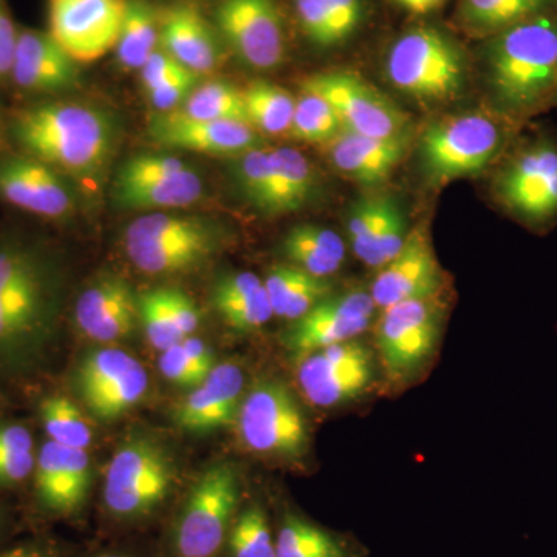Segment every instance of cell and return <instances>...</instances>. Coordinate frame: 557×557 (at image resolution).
Here are the masks:
<instances>
[{
    "instance_id": "cell-1",
    "label": "cell",
    "mask_w": 557,
    "mask_h": 557,
    "mask_svg": "<svg viewBox=\"0 0 557 557\" xmlns=\"http://www.w3.org/2000/svg\"><path fill=\"white\" fill-rule=\"evenodd\" d=\"M62 270L40 242L0 240V379L32 375L47 361L60 329Z\"/></svg>"
},
{
    "instance_id": "cell-2",
    "label": "cell",
    "mask_w": 557,
    "mask_h": 557,
    "mask_svg": "<svg viewBox=\"0 0 557 557\" xmlns=\"http://www.w3.org/2000/svg\"><path fill=\"white\" fill-rule=\"evenodd\" d=\"M480 60L494 112L523 124L555 106L557 10L482 40Z\"/></svg>"
},
{
    "instance_id": "cell-3",
    "label": "cell",
    "mask_w": 557,
    "mask_h": 557,
    "mask_svg": "<svg viewBox=\"0 0 557 557\" xmlns=\"http://www.w3.org/2000/svg\"><path fill=\"white\" fill-rule=\"evenodd\" d=\"M10 134L22 153L78 180L101 175L116 141L115 123L108 113L65 101L36 102L17 110Z\"/></svg>"
},
{
    "instance_id": "cell-4",
    "label": "cell",
    "mask_w": 557,
    "mask_h": 557,
    "mask_svg": "<svg viewBox=\"0 0 557 557\" xmlns=\"http://www.w3.org/2000/svg\"><path fill=\"white\" fill-rule=\"evenodd\" d=\"M522 126L493 109L434 120L418 143L421 171L432 186L478 177L502 160Z\"/></svg>"
},
{
    "instance_id": "cell-5",
    "label": "cell",
    "mask_w": 557,
    "mask_h": 557,
    "mask_svg": "<svg viewBox=\"0 0 557 557\" xmlns=\"http://www.w3.org/2000/svg\"><path fill=\"white\" fill-rule=\"evenodd\" d=\"M226 231L203 215L149 212L127 226L131 262L150 276H175L199 270L225 247Z\"/></svg>"
},
{
    "instance_id": "cell-6",
    "label": "cell",
    "mask_w": 557,
    "mask_h": 557,
    "mask_svg": "<svg viewBox=\"0 0 557 557\" xmlns=\"http://www.w3.org/2000/svg\"><path fill=\"white\" fill-rule=\"evenodd\" d=\"M384 70L388 83L412 100L448 102L465 89L467 54L437 25H413L392 40Z\"/></svg>"
},
{
    "instance_id": "cell-7",
    "label": "cell",
    "mask_w": 557,
    "mask_h": 557,
    "mask_svg": "<svg viewBox=\"0 0 557 557\" xmlns=\"http://www.w3.org/2000/svg\"><path fill=\"white\" fill-rule=\"evenodd\" d=\"M493 178V196L512 219L534 231L557 220V137L520 129Z\"/></svg>"
},
{
    "instance_id": "cell-8",
    "label": "cell",
    "mask_w": 557,
    "mask_h": 557,
    "mask_svg": "<svg viewBox=\"0 0 557 557\" xmlns=\"http://www.w3.org/2000/svg\"><path fill=\"white\" fill-rule=\"evenodd\" d=\"M175 468L166 446L146 434L124 440L113 454L104 480V505L124 520L148 518L170 497Z\"/></svg>"
},
{
    "instance_id": "cell-9",
    "label": "cell",
    "mask_w": 557,
    "mask_h": 557,
    "mask_svg": "<svg viewBox=\"0 0 557 557\" xmlns=\"http://www.w3.org/2000/svg\"><path fill=\"white\" fill-rule=\"evenodd\" d=\"M240 502V478L230 463L212 465L194 482L174 531L178 557H215L228 541Z\"/></svg>"
},
{
    "instance_id": "cell-10",
    "label": "cell",
    "mask_w": 557,
    "mask_h": 557,
    "mask_svg": "<svg viewBox=\"0 0 557 557\" xmlns=\"http://www.w3.org/2000/svg\"><path fill=\"white\" fill-rule=\"evenodd\" d=\"M245 448L262 456L299 457L309 448V423L293 392L276 380L256 384L236 418Z\"/></svg>"
},
{
    "instance_id": "cell-11",
    "label": "cell",
    "mask_w": 557,
    "mask_h": 557,
    "mask_svg": "<svg viewBox=\"0 0 557 557\" xmlns=\"http://www.w3.org/2000/svg\"><path fill=\"white\" fill-rule=\"evenodd\" d=\"M332 106L343 129L366 137L391 138L410 134V116L383 91L350 70H327L302 81Z\"/></svg>"
},
{
    "instance_id": "cell-12",
    "label": "cell",
    "mask_w": 557,
    "mask_h": 557,
    "mask_svg": "<svg viewBox=\"0 0 557 557\" xmlns=\"http://www.w3.org/2000/svg\"><path fill=\"white\" fill-rule=\"evenodd\" d=\"M149 375L141 362L121 348L87 351L73 372V388L91 417L112 423L146 397Z\"/></svg>"
},
{
    "instance_id": "cell-13",
    "label": "cell",
    "mask_w": 557,
    "mask_h": 557,
    "mask_svg": "<svg viewBox=\"0 0 557 557\" xmlns=\"http://www.w3.org/2000/svg\"><path fill=\"white\" fill-rule=\"evenodd\" d=\"M215 24L247 67L269 72L287 57V33L276 0H220Z\"/></svg>"
},
{
    "instance_id": "cell-14",
    "label": "cell",
    "mask_w": 557,
    "mask_h": 557,
    "mask_svg": "<svg viewBox=\"0 0 557 557\" xmlns=\"http://www.w3.org/2000/svg\"><path fill=\"white\" fill-rule=\"evenodd\" d=\"M127 0H47L49 35L78 64L115 50Z\"/></svg>"
},
{
    "instance_id": "cell-15",
    "label": "cell",
    "mask_w": 557,
    "mask_h": 557,
    "mask_svg": "<svg viewBox=\"0 0 557 557\" xmlns=\"http://www.w3.org/2000/svg\"><path fill=\"white\" fill-rule=\"evenodd\" d=\"M440 309L434 298L406 300L383 310L376 329L381 362L392 379L416 372L434 350Z\"/></svg>"
},
{
    "instance_id": "cell-16",
    "label": "cell",
    "mask_w": 557,
    "mask_h": 557,
    "mask_svg": "<svg viewBox=\"0 0 557 557\" xmlns=\"http://www.w3.org/2000/svg\"><path fill=\"white\" fill-rule=\"evenodd\" d=\"M299 359L300 391L318 408H336L359 397L373 380L372 357L357 341L321 348Z\"/></svg>"
},
{
    "instance_id": "cell-17",
    "label": "cell",
    "mask_w": 557,
    "mask_h": 557,
    "mask_svg": "<svg viewBox=\"0 0 557 557\" xmlns=\"http://www.w3.org/2000/svg\"><path fill=\"white\" fill-rule=\"evenodd\" d=\"M376 310L364 289L329 296L295 322L287 336L289 350L302 358L311 351L355 341L370 327Z\"/></svg>"
},
{
    "instance_id": "cell-18",
    "label": "cell",
    "mask_w": 557,
    "mask_h": 557,
    "mask_svg": "<svg viewBox=\"0 0 557 557\" xmlns=\"http://www.w3.org/2000/svg\"><path fill=\"white\" fill-rule=\"evenodd\" d=\"M0 200L44 219H64L75 207L64 175L25 153L0 159Z\"/></svg>"
},
{
    "instance_id": "cell-19",
    "label": "cell",
    "mask_w": 557,
    "mask_h": 557,
    "mask_svg": "<svg viewBox=\"0 0 557 557\" xmlns=\"http://www.w3.org/2000/svg\"><path fill=\"white\" fill-rule=\"evenodd\" d=\"M149 132L164 148L234 159L263 145L262 135L245 121L196 120L178 110L153 116Z\"/></svg>"
},
{
    "instance_id": "cell-20",
    "label": "cell",
    "mask_w": 557,
    "mask_h": 557,
    "mask_svg": "<svg viewBox=\"0 0 557 557\" xmlns=\"http://www.w3.org/2000/svg\"><path fill=\"white\" fill-rule=\"evenodd\" d=\"M440 285L442 270L434 248L428 234L417 228L401 251L381 267L369 293L376 309L386 310L406 300L435 298Z\"/></svg>"
},
{
    "instance_id": "cell-21",
    "label": "cell",
    "mask_w": 557,
    "mask_h": 557,
    "mask_svg": "<svg viewBox=\"0 0 557 557\" xmlns=\"http://www.w3.org/2000/svg\"><path fill=\"white\" fill-rule=\"evenodd\" d=\"M347 233L355 256L376 270L401 251L409 236L405 212L391 196L357 201L348 212Z\"/></svg>"
},
{
    "instance_id": "cell-22",
    "label": "cell",
    "mask_w": 557,
    "mask_h": 557,
    "mask_svg": "<svg viewBox=\"0 0 557 557\" xmlns=\"http://www.w3.org/2000/svg\"><path fill=\"white\" fill-rule=\"evenodd\" d=\"M244 388V370L239 366L233 362L215 366L207 379L190 388L178 403L174 410L175 423L190 434H209L230 426L239 413Z\"/></svg>"
},
{
    "instance_id": "cell-23",
    "label": "cell",
    "mask_w": 557,
    "mask_h": 557,
    "mask_svg": "<svg viewBox=\"0 0 557 557\" xmlns=\"http://www.w3.org/2000/svg\"><path fill=\"white\" fill-rule=\"evenodd\" d=\"M75 319L81 332L95 343L129 338L139 321L137 295L126 278L113 274L100 277L81 293Z\"/></svg>"
},
{
    "instance_id": "cell-24",
    "label": "cell",
    "mask_w": 557,
    "mask_h": 557,
    "mask_svg": "<svg viewBox=\"0 0 557 557\" xmlns=\"http://www.w3.org/2000/svg\"><path fill=\"white\" fill-rule=\"evenodd\" d=\"M33 474L39 504L54 515H72L89 496L91 463L86 449L65 448L47 440Z\"/></svg>"
},
{
    "instance_id": "cell-25",
    "label": "cell",
    "mask_w": 557,
    "mask_h": 557,
    "mask_svg": "<svg viewBox=\"0 0 557 557\" xmlns=\"http://www.w3.org/2000/svg\"><path fill=\"white\" fill-rule=\"evenodd\" d=\"M10 79L30 94H62L78 86V62L61 49L49 32L25 28L17 36Z\"/></svg>"
},
{
    "instance_id": "cell-26",
    "label": "cell",
    "mask_w": 557,
    "mask_h": 557,
    "mask_svg": "<svg viewBox=\"0 0 557 557\" xmlns=\"http://www.w3.org/2000/svg\"><path fill=\"white\" fill-rule=\"evenodd\" d=\"M410 146V134L379 138L341 132L327 148L329 161L344 177L375 188L392 177Z\"/></svg>"
},
{
    "instance_id": "cell-27",
    "label": "cell",
    "mask_w": 557,
    "mask_h": 557,
    "mask_svg": "<svg viewBox=\"0 0 557 557\" xmlns=\"http://www.w3.org/2000/svg\"><path fill=\"white\" fill-rule=\"evenodd\" d=\"M160 49L200 76L218 67L220 60L215 32L194 3H178L161 14Z\"/></svg>"
},
{
    "instance_id": "cell-28",
    "label": "cell",
    "mask_w": 557,
    "mask_h": 557,
    "mask_svg": "<svg viewBox=\"0 0 557 557\" xmlns=\"http://www.w3.org/2000/svg\"><path fill=\"white\" fill-rule=\"evenodd\" d=\"M296 21L311 46L338 49L368 24L369 0H293Z\"/></svg>"
},
{
    "instance_id": "cell-29",
    "label": "cell",
    "mask_w": 557,
    "mask_h": 557,
    "mask_svg": "<svg viewBox=\"0 0 557 557\" xmlns=\"http://www.w3.org/2000/svg\"><path fill=\"white\" fill-rule=\"evenodd\" d=\"M556 10L557 0H458L454 24L468 38L482 42Z\"/></svg>"
},
{
    "instance_id": "cell-30",
    "label": "cell",
    "mask_w": 557,
    "mask_h": 557,
    "mask_svg": "<svg viewBox=\"0 0 557 557\" xmlns=\"http://www.w3.org/2000/svg\"><path fill=\"white\" fill-rule=\"evenodd\" d=\"M212 304L231 329L256 332L274 317L263 278L251 271L226 274L212 292Z\"/></svg>"
},
{
    "instance_id": "cell-31",
    "label": "cell",
    "mask_w": 557,
    "mask_h": 557,
    "mask_svg": "<svg viewBox=\"0 0 557 557\" xmlns=\"http://www.w3.org/2000/svg\"><path fill=\"white\" fill-rule=\"evenodd\" d=\"M203 196V180L193 166L148 182L113 186V197L120 208L131 211L186 208Z\"/></svg>"
},
{
    "instance_id": "cell-32",
    "label": "cell",
    "mask_w": 557,
    "mask_h": 557,
    "mask_svg": "<svg viewBox=\"0 0 557 557\" xmlns=\"http://www.w3.org/2000/svg\"><path fill=\"white\" fill-rule=\"evenodd\" d=\"M274 317L298 321L322 300L333 295L327 278L317 277L307 271L284 263L273 267L263 278Z\"/></svg>"
},
{
    "instance_id": "cell-33",
    "label": "cell",
    "mask_w": 557,
    "mask_h": 557,
    "mask_svg": "<svg viewBox=\"0 0 557 557\" xmlns=\"http://www.w3.org/2000/svg\"><path fill=\"white\" fill-rule=\"evenodd\" d=\"M281 251L292 265L322 278L338 273L346 260L343 237L319 225L293 226L282 240Z\"/></svg>"
},
{
    "instance_id": "cell-34",
    "label": "cell",
    "mask_w": 557,
    "mask_h": 557,
    "mask_svg": "<svg viewBox=\"0 0 557 557\" xmlns=\"http://www.w3.org/2000/svg\"><path fill=\"white\" fill-rule=\"evenodd\" d=\"M273 185L267 215H285L306 207L318 189V174L298 149H273Z\"/></svg>"
},
{
    "instance_id": "cell-35",
    "label": "cell",
    "mask_w": 557,
    "mask_h": 557,
    "mask_svg": "<svg viewBox=\"0 0 557 557\" xmlns=\"http://www.w3.org/2000/svg\"><path fill=\"white\" fill-rule=\"evenodd\" d=\"M160 49V16L146 0H127L126 16L115 47L121 67L139 70Z\"/></svg>"
},
{
    "instance_id": "cell-36",
    "label": "cell",
    "mask_w": 557,
    "mask_h": 557,
    "mask_svg": "<svg viewBox=\"0 0 557 557\" xmlns=\"http://www.w3.org/2000/svg\"><path fill=\"white\" fill-rule=\"evenodd\" d=\"M249 126L260 135H284L292 127L296 98L265 79H256L244 90Z\"/></svg>"
},
{
    "instance_id": "cell-37",
    "label": "cell",
    "mask_w": 557,
    "mask_h": 557,
    "mask_svg": "<svg viewBox=\"0 0 557 557\" xmlns=\"http://www.w3.org/2000/svg\"><path fill=\"white\" fill-rule=\"evenodd\" d=\"M276 557H350L346 542L298 516L282 522L276 537Z\"/></svg>"
},
{
    "instance_id": "cell-38",
    "label": "cell",
    "mask_w": 557,
    "mask_h": 557,
    "mask_svg": "<svg viewBox=\"0 0 557 557\" xmlns=\"http://www.w3.org/2000/svg\"><path fill=\"white\" fill-rule=\"evenodd\" d=\"M39 418L50 442L73 449H89L94 432L72 399L49 395L40 399Z\"/></svg>"
},
{
    "instance_id": "cell-39",
    "label": "cell",
    "mask_w": 557,
    "mask_h": 557,
    "mask_svg": "<svg viewBox=\"0 0 557 557\" xmlns=\"http://www.w3.org/2000/svg\"><path fill=\"white\" fill-rule=\"evenodd\" d=\"M212 348L199 338H185L166 350L160 351L161 375L178 387L194 388L215 368Z\"/></svg>"
},
{
    "instance_id": "cell-40",
    "label": "cell",
    "mask_w": 557,
    "mask_h": 557,
    "mask_svg": "<svg viewBox=\"0 0 557 557\" xmlns=\"http://www.w3.org/2000/svg\"><path fill=\"white\" fill-rule=\"evenodd\" d=\"M183 115L196 120H230L247 121L244 90L237 89L228 81H208L199 84L182 108L177 109Z\"/></svg>"
},
{
    "instance_id": "cell-41",
    "label": "cell",
    "mask_w": 557,
    "mask_h": 557,
    "mask_svg": "<svg viewBox=\"0 0 557 557\" xmlns=\"http://www.w3.org/2000/svg\"><path fill=\"white\" fill-rule=\"evenodd\" d=\"M341 132H344L343 124L332 106L313 91L302 90L296 98L288 135L309 145L327 146Z\"/></svg>"
},
{
    "instance_id": "cell-42",
    "label": "cell",
    "mask_w": 557,
    "mask_h": 557,
    "mask_svg": "<svg viewBox=\"0 0 557 557\" xmlns=\"http://www.w3.org/2000/svg\"><path fill=\"white\" fill-rule=\"evenodd\" d=\"M226 544L231 557H276V539L260 505H251L237 516Z\"/></svg>"
},
{
    "instance_id": "cell-43",
    "label": "cell",
    "mask_w": 557,
    "mask_h": 557,
    "mask_svg": "<svg viewBox=\"0 0 557 557\" xmlns=\"http://www.w3.org/2000/svg\"><path fill=\"white\" fill-rule=\"evenodd\" d=\"M273 149L258 148L237 157L236 182L242 197L265 214L273 185Z\"/></svg>"
},
{
    "instance_id": "cell-44",
    "label": "cell",
    "mask_w": 557,
    "mask_h": 557,
    "mask_svg": "<svg viewBox=\"0 0 557 557\" xmlns=\"http://www.w3.org/2000/svg\"><path fill=\"white\" fill-rule=\"evenodd\" d=\"M138 309L146 338L156 350H166L185 339L172 314L166 288L145 293L138 299Z\"/></svg>"
},
{
    "instance_id": "cell-45",
    "label": "cell",
    "mask_w": 557,
    "mask_h": 557,
    "mask_svg": "<svg viewBox=\"0 0 557 557\" xmlns=\"http://www.w3.org/2000/svg\"><path fill=\"white\" fill-rule=\"evenodd\" d=\"M188 168L190 164L175 156L139 153L120 168L113 186L134 185V183L148 182V180L168 177V175L177 174Z\"/></svg>"
},
{
    "instance_id": "cell-46",
    "label": "cell",
    "mask_w": 557,
    "mask_h": 557,
    "mask_svg": "<svg viewBox=\"0 0 557 557\" xmlns=\"http://www.w3.org/2000/svg\"><path fill=\"white\" fill-rule=\"evenodd\" d=\"M200 78V75L190 72V70L178 73L174 78L164 81V83L148 90L150 104L159 110L160 113L172 112V110L182 108L190 91L199 86Z\"/></svg>"
},
{
    "instance_id": "cell-47",
    "label": "cell",
    "mask_w": 557,
    "mask_h": 557,
    "mask_svg": "<svg viewBox=\"0 0 557 557\" xmlns=\"http://www.w3.org/2000/svg\"><path fill=\"white\" fill-rule=\"evenodd\" d=\"M188 70L183 67L178 61H175L171 54L161 49L157 50L152 57L149 58L148 62L139 69V75H141V83L146 90L153 89L164 81L174 78L178 73Z\"/></svg>"
},
{
    "instance_id": "cell-48",
    "label": "cell",
    "mask_w": 557,
    "mask_h": 557,
    "mask_svg": "<svg viewBox=\"0 0 557 557\" xmlns=\"http://www.w3.org/2000/svg\"><path fill=\"white\" fill-rule=\"evenodd\" d=\"M35 453L0 454V487H14L35 472Z\"/></svg>"
},
{
    "instance_id": "cell-49",
    "label": "cell",
    "mask_w": 557,
    "mask_h": 557,
    "mask_svg": "<svg viewBox=\"0 0 557 557\" xmlns=\"http://www.w3.org/2000/svg\"><path fill=\"white\" fill-rule=\"evenodd\" d=\"M17 36L20 30L14 25L9 7L0 0V81L10 79Z\"/></svg>"
},
{
    "instance_id": "cell-50",
    "label": "cell",
    "mask_w": 557,
    "mask_h": 557,
    "mask_svg": "<svg viewBox=\"0 0 557 557\" xmlns=\"http://www.w3.org/2000/svg\"><path fill=\"white\" fill-rule=\"evenodd\" d=\"M168 300L177 327L185 338L197 332L200 325V311L186 293L166 288Z\"/></svg>"
},
{
    "instance_id": "cell-51",
    "label": "cell",
    "mask_w": 557,
    "mask_h": 557,
    "mask_svg": "<svg viewBox=\"0 0 557 557\" xmlns=\"http://www.w3.org/2000/svg\"><path fill=\"white\" fill-rule=\"evenodd\" d=\"M35 453L30 429L16 421H0V454Z\"/></svg>"
},
{
    "instance_id": "cell-52",
    "label": "cell",
    "mask_w": 557,
    "mask_h": 557,
    "mask_svg": "<svg viewBox=\"0 0 557 557\" xmlns=\"http://www.w3.org/2000/svg\"><path fill=\"white\" fill-rule=\"evenodd\" d=\"M0 557H57L53 549L46 544L39 542H25V544L16 545V547L3 549Z\"/></svg>"
},
{
    "instance_id": "cell-53",
    "label": "cell",
    "mask_w": 557,
    "mask_h": 557,
    "mask_svg": "<svg viewBox=\"0 0 557 557\" xmlns=\"http://www.w3.org/2000/svg\"><path fill=\"white\" fill-rule=\"evenodd\" d=\"M403 10L416 16H426L437 11L446 0H394Z\"/></svg>"
},
{
    "instance_id": "cell-54",
    "label": "cell",
    "mask_w": 557,
    "mask_h": 557,
    "mask_svg": "<svg viewBox=\"0 0 557 557\" xmlns=\"http://www.w3.org/2000/svg\"><path fill=\"white\" fill-rule=\"evenodd\" d=\"M95 557H127L123 555H101V556H95Z\"/></svg>"
},
{
    "instance_id": "cell-55",
    "label": "cell",
    "mask_w": 557,
    "mask_h": 557,
    "mask_svg": "<svg viewBox=\"0 0 557 557\" xmlns=\"http://www.w3.org/2000/svg\"><path fill=\"white\" fill-rule=\"evenodd\" d=\"M2 123H3L2 116H0V135H2Z\"/></svg>"
},
{
    "instance_id": "cell-56",
    "label": "cell",
    "mask_w": 557,
    "mask_h": 557,
    "mask_svg": "<svg viewBox=\"0 0 557 557\" xmlns=\"http://www.w3.org/2000/svg\"><path fill=\"white\" fill-rule=\"evenodd\" d=\"M555 106H557V91H556V101H555Z\"/></svg>"
}]
</instances>
